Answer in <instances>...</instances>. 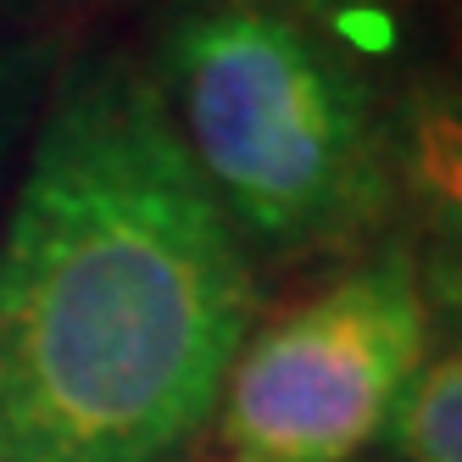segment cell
<instances>
[{
    "instance_id": "6da1fadb",
    "label": "cell",
    "mask_w": 462,
    "mask_h": 462,
    "mask_svg": "<svg viewBox=\"0 0 462 462\" xmlns=\"http://www.w3.org/2000/svg\"><path fill=\"white\" fill-rule=\"evenodd\" d=\"M251 323L145 56L73 45L0 207V462H179Z\"/></svg>"
},
{
    "instance_id": "7a4b0ae2",
    "label": "cell",
    "mask_w": 462,
    "mask_h": 462,
    "mask_svg": "<svg viewBox=\"0 0 462 462\" xmlns=\"http://www.w3.org/2000/svg\"><path fill=\"white\" fill-rule=\"evenodd\" d=\"M145 68L245 256H351L384 240L390 101L318 17L284 0H173Z\"/></svg>"
},
{
    "instance_id": "3957f363",
    "label": "cell",
    "mask_w": 462,
    "mask_h": 462,
    "mask_svg": "<svg viewBox=\"0 0 462 462\" xmlns=\"http://www.w3.org/2000/svg\"><path fill=\"white\" fill-rule=\"evenodd\" d=\"M429 356V295L384 235L307 301L245 335L217 395L223 462H351L379 440Z\"/></svg>"
},
{
    "instance_id": "277c9868",
    "label": "cell",
    "mask_w": 462,
    "mask_h": 462,
    "mask_svg": "<svg viewBox=\"0 0 462 462\" xmlns=\"http://www.w3.org/2000/svg\"><path fill=\"white\" fill-rule=\"evenodd\" d=\"M390 195L423 295L462 323V73H423L390 101Z\"/></svg>"
},
{
    "instance_id": "5b68a950",
    "label": "cell",
    "mask_w": 462,
    "mask_h": 462,
    "mask_svg": "<svg viewBox=\"0 0 462 462\" xmlns=\"http://www.w3.org/2000/svg\"><path fill=\"white\" fill-rule=\"evenodd\" d=\"M79 45L73 23H28V28H0V207L17 179L23 145L40 123V106L51 84L61 79L68 56Z\"/></svg>"
},
{
    "instance_id": "8992f818",
    "label": "cell",
    "mask_w": 462,
    "mask_h": 462,
    "mask_svg": "<svg viewBox=\"0 0 462 462\" xmlns=\"http://www.w3.org/2000/svg\"><path fill=\"white\" fill-rule=\"evenodd\" d=\"M384 435L407 462H462V335L418 368Z\"/></svg>"
},
{
    "instance_id": "52a82bcc",
    "label": "cell",
    "mask_w": 462,
    "mask_h": 462,
    "mask_svg": "<svg viewBox=\"0 0 462 462\" xmlns=\"http://www.w3.org/2000/svg\"><path fill=\"white\" fill-rule=\"evenodd\" d=\"M79 0H0V28H28V23H73Z\"/></svg>"
},
{
    "instance_id": "ba28073f",
    "label": "cell",
    "mask_w": 462,
    "mask_h": 462,
    "mask_svg": "<svg viewBox=\"0 0 462 462\" xmlns=\"http://www.w3.org/2000/svg\"><path fill=\"white\" fill-rule=\"evenodd\" d=\"M284 6L307 12V17H323V12H335V6H351V12H374V6H407V0H284Z\"/></svg>"
},
{
    "instance_id": "9c48e42d",
    "label": "cell",
    "mask_w": 462,
    "mask_h": 462,
    "mask_svg": "<svg viewBox=\"0 0 462 462\" xmlns=\"http://www.w3.org/2000/svg\"><path fill=\"white\" fill-rule=\"evenodd\" d=\"M195 462H223V457H195Z\"/></svg>"
},
{
    "instance_id": "30bf717a",
    "label": "cell",
    "mask_w": 462,
    "mask_h": 462,
    "mask_svg": "<svg viewBox=\"0 0 462 462\" xmlns=\"http://www.w3.org/2000/svg\"><path fill=\"white\" fill-rule=\"evenodd\" d=\"M457 28H462V12H457Z\"/></svg>"
}]
</instances>
